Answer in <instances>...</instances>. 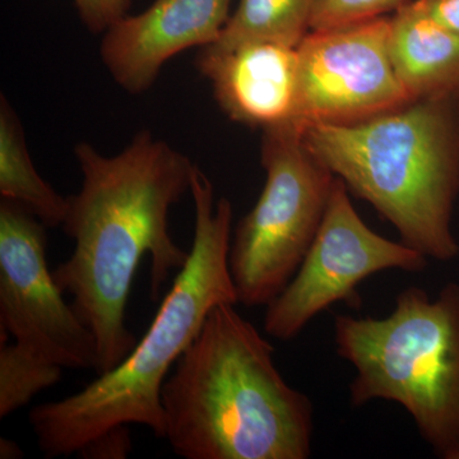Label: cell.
I'll return each instance as SVG.
<instances>
[{
    "label": "cell",
    "mask_w": 459,
    "mask_h": 459,
    "mask_svg": "<svg viewBox=\"0 0 459 459\" xmlns=\"http://www.w3.org/2000/svg\"><path fill=\"white\" fill-rule=\"evenodd\" d=\"M47 229L22 205L0 202V329L63 369H95V338L48 265Z\"/></svg>",
    "instance_id": "8"
},
{
    "label": "cell",
    "mask_w": 459,
    "mask_h": 459,
    "mask_svg": "<svg viewBox=\"0 0 459 459\" xmlns=\"http://www.w3.org/2000/svg\"><path fill=\"white\" fill-rule=\"evenodd\" d=\"M303 141L350 193L394 226L401 241L434 261L457 258L458 99L415 100L361 122L314 124Z\"/></svg>",
    "instance_id": "4"
},
{
    "label": "cell",
    "mask_w": 459,
    "mask_h": 459,
    "mask_svg": "<svg viewBox=\"0 0 459 459\" xmlns=\"http://www.w3.org/2000/svg\"><path fill=\"white\" fill-rule=\"evenodd\" d=\"M410 0H320L313 30H328L383 17Z\"/></svg>",
    "instance_id": "16"
},
{
    "label": "cell",
    "mask_w": 459,
    "mask_h": 459,
    "mask_svg": "<svg viewBox=\"0 0 459 459\" xmlns=\"http://www.w3.org/2000/svg\"><path fill=\"white\" fill-rule=\"evenodd\" d=\"M63 368L20 343H0V418L22 409L36 394L57 385Z\"/></svg>",
    "instance_id": "15"
},
{
    "label": "cell",
    "mask_w": 459,
    "mask_h": 459,
    "mask_svg": "<svg viewBox=\"0 0 459 459\" xmlns=\"http://www.w3.org/2000/svg\"><path fill=\"white\" fill-rule=\"evenodd\" d=\"M198 71L234 122L265 129L292 122L298 102V48L249 42L230 50L202 48Z\"/></svg>",
    "instance_id": "11"
},
{
    "label": "cell",
    "mask_w": 459,
    "mask_h": 459,
    "mask_svg": "<svg viewBox=\"0 0 459 459\" xmlns=\"http://www.w3.org/2000/svg\"><path fill=\"white\" fill-rule=\"evenodd\" d=\"M23 457L22 449L13 440L7 437L0 439V458L2 459H20Z\"/></svg>",
    "instance_id": "20"
},
{
    "label": "cell",
    "mask_w": 459,
    "mask_h": 459,
    "mask_svg": "<svg viewBox=\"0 0 459 459\" xmlns=\"http://www.w3.org/2000/svg\"><path fill=\"white\" fill-rule=\"evenodd\" d=\"M0 195L22 205L47 228L65 222L68 198L36 170L22 126L4 95L0 96Z\"/></svg>",
    "instance_id": "13"
},
{
    "label": "cell",
    "mask_w": 459,
    "mask_h": 459,
    "mask_svg": "<svg viewBox=\"0 0 459 459\" xmlns=\"http://www.w3.org/2000/svg\"><path fill=\"white\" fill-rule=\"evenodd\" d=\"M320 0H238L219 40L204 48L230 50L267 41L298 48L312 31Z\"/></svg>",
    "instance_id": "14"
},
{
    "label": "cell",
    "mask_w": 459,
    "mask_h": 459,
    "mask_svg": "<svg viewBox=\"0 0 459 459\" xmlns=\"http://www.w3.org/2000/svg\"><path fill=\"white\" fill-rule=\"evenodd\" d=\"M391 17L313 30L298 47L294 123L349 124L412 101L395 74L389 51Z\"/></svg>",
    "instance_id": "9"
},
{
    "label": "cell",
    "mask_w": 459,
    "mask_h": 459,
    "mask_svg": "<svg viewBox=\"0 0 459 459\" xmlns=\"http://www.w3.org/2000/svg\"><path fill=\"white\" fill-rule=\"evenodd\" d=\"M428 261L403 241L371 230L353 207L346 184L336 178L312 247L295 276L267 305L265 333L292 340L332 305L360 303L356 290L368 277L389 270L416 273Z\"/></svg>",
    "instance_id": "7"
},
{
    "label": "cell",
    "mask_w": 459,
    "mask_h": 459,
    "mask_svg": "<svg viewBox=\"0 0 459 459\" xmlns=\"http://www.w3.org/2000/svg\"><path fill=\"white\" fill-rule=\"evenodd\" d=\"M416 3L431 20L459 35V0H416Z\"/></svg>",
    "instance_id": "19"
},
{
    "label": "cell",
    "mask_w": 459,
    "mask_h": 459,
    "mask_svg": "<svg viewBox=\"0 0 459 459\" xmlns=\"http://www.w3.org/2000/svg\"><path fill=\"white\" fill-rule=\"evenodd\" d=\"M195 238L188 261L175 277L146 334L117 368L63 400L33 407L30 424L45 458L77 455L119 425H143L165 439L161 394L175 364L217 305H237L229 265L232 205L214 202V188L195 166L190 183Z\"/></svg>",
    "instance_id": "3"
},
{
    "label": "cell",
    "mask_w": 459,
    "mask_h": 459,
    "mask_svg": "<svg viewBox=\"0 0 459 459\" xmlns=\"http://www.w3.org/2000/svg\"><path fill=\"white\" fill-rule=\"evenodd\" d=\"M74 153L82 186L68 197L62 225L74 247L53 274L95 338V370L104 374L137 343L126 312L142 258L150 255L153 300L171 272L188 261L189 252L169 231V213L190 190L195 165L150 131L138 133L115 156L102 155L87 142Z\"/></svg>",
    "instance_id": "1"
},
{
    "label": "cell",
    "mask_w": 459,
    "mask_h": 459,
    "mask_svg": "<svg viewBox=\"0 0 459 459\" xmlns=\"http://www.w3.org/2000/svg\"><path fill=\"white\" fill-rule=\"evenodd\" d=\"M389 51L412 101L459 100V35L431 20L416 0L404 3L391 17Z\"/></svg>",
    "instance_id": "12"
},
{
    "label": "cell",
    "mask_w": 459,
    "mask_h": 459,
    "mask_svg": "<svg viewBox=\"0 0 459 459\" xmlns=\"http://www.w3.org/2000/svg\"><path fill=\"white\" fill-rule=\"evenodd\" d=\"M334 343L356 370L352 406L401 404L435 455L459 459V283L402 290L385 318L337 316Z\"/></svg>",
    "instance_id": "5"
},
{
    "label": "cell",
    "mask_w": 459,
    "mask_h": 459,
    "mask_svg": "<svg viewBox=\"0 0 459 459\" xmlns=\"http://www.w3.org/2000/svg\"><path fill=\"white\" fill-rule=\"evenodd\" d=\"M263 132L264 188L238 223L229 253L238 301L246 307H267L295 276L336 180L305 146L294 123Z\"/></svg>",
    "instance_id": "6"
},
{
    "label": "cell",
    "mask_w": 459,
    "mask_h": 459,
    "mask_svg": "<svg viewBox=\"0 0 459 459\" xmlns=\"http://www.w3.org/2000/svg\"><path fill=\"white\" fill-rule=\"evenodd\" d=\"M232 0H156L137 16H124L102 38V62L132 95L146 92L162 66L181 51L219 40Z\"/></svg>",
    "instance_id": "10"
},
{
    "label": "cell",
    "mask_w": 459,
    "mask_h": 459,
    "mask_svg": "<svg viewBox=\"0 0 459 459\" xmlns=\"http://www.w3.org/2000/svg\"><path fill=\"white\" fill-rule=\"evenodd\" d=\"M234 304L214 307L162 386L165 439L186 459H307L314 407Z\"/></svg>",
    "instance_id": "2"
},
{
    "label": "cell",
    "mask_w": 459,
    "mask_h": 459,
    "mask_svg": "<svg viewBox=\"0 0 459 459\" xmlns=\"http://www.w3.org/2000/svg\"><path fill=\"white\" fill-rule=\"evenodd\" d=\"M83 25L93 33H104L126 16L131 0H74Z\"/></svg>",
    "instance_id": "17"
},
{
    "label": "cell",
    "mask_w": 459,
    "mask_h": 459,
    "mask_svg": "<svg viewBox=\"0 0 459 459\" xmlns=\"http://www.w3.org/2000/svg\"><path fill=\"white\" fill-rule=\"evenodd\" d=\"M129 425H119L91 440L78 452L84 459H123L132 452L133 443Z\"/></svg>",
    "instance_id": "18"
}]
</instances>
